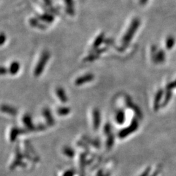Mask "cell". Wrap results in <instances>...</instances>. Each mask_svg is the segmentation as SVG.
Returning <instances> with one entry per match:
<instances>
[{"mask_svg": "<svg viewBox=\"0 0 176 176\" xmlns=\"http://www.w3.org/2000/svg\"><path fill=\"white\" fill-rule=\"evenodd\" d=\"M99 56H100V54H97L96 52H95L92 53V54H91L88 56H87V57L84 59V61H93L98 58L99 57Z\"/></svg>", "mask_w": 176, "mask_h": 176, "instance_id": "cell-23", "label": "cell"}, {"mask_svg": "<svg viewBox=\"0 0 176 176\" xmlns=\"http://www.w3.org/2000/svg\"><path fill=\"white\" fill-rule=\"evenodd\" d=\"M147 1H148V0H140V4L142 5H145L147 2Z\"/></svg>", "mask_w": 176, "mask_h": 176, "instance_id": "cell-30", "label": "cell"}, {"mask_svg": "<svg viewBox=\"0 0 176 176\" xmlns=\"http://www.w3.org/2000/svg\"><path fill=\"white\" fill-rule=\"evenodd\" d=\"M138 126V121L136 119H134L133 121L131 122V124L127 127H125L123 129H122L121 131L119 132L118 133V137L121 139H123V138H125L127 137L128 135L130 134L133 133V132H134L137 129Z\"/></svg>", "mask_w": 176, "mask_h": 176, "instance_id": "cell-4", "label": "cell"}, {"mask_svg": "<svg viewBox=\"0 0 176 176\" xmlns=\"http://www.w3.org/2000/svg\"><path fill=\"white\" fill-rule=\"evenodd\" d=\"M29 22L31 26L34 27H37V28H38V29L45 30L46 28V26L39 22V19L37 18H30L29 20Z\"/></svg>", "mask_w": 176, "mask_h": 176, "instance_id": "cell-17", "label": "cell"}, {"mask_svg": "<svg viewBox=\"0 0 176 176\" xmlns=\"http://www.w3.org/2000/svg\"><path fill=\"white\" fill-rule=\"evenodd\" d=\"M0 39H1V45H3L4 44L6 40V36L4 33H1V37H0Z\"/></svg>", "mask_w": 176, "mask_h": 176, "instance_id": "cell-27", "label": "cell"}, {"mask_svg": "<svg viewBox=\"0 0 176 176\" xmlns=\"http://www.w3.org/2000/svg\"><path fill=\"white\" fill-rule=\"evenodd\" d=\"M104 40H105V33H102L99 34V35L96 37L95 41H94L92 45V50L95 51V50L98 49V48L103 43Z\"/></svg>", "mask_w": 176, "mask_h": 176, "instance_id": "cell-14", "label": "cell"}, {"mask_svg": "<svg viewBox=\"0 0 176 176\" xmlns=\"http://www.w3.org/2000/svg\"><path fill=\"white\" fill-rule=\"evenodd\" d=\"M43 115L45 117L47 125L49 126H52L54 124V119L53 115L51 114L50 110L48 108H45L43 110Z\"/></svg>", "mask_w": 176, "mask_h": 176, "instance_id": "cell-7", "label": "cell"}, {"mask_svg": "<svg viewBox=\"0 0 176 176\" xmlns=\"http://www.w3.org/2000/svg\"><path fill=\"white\" fill-rule=\"evenodd\" d=\"M75 173L74 170L71 169H69L67 170H65L63 173L61 174V176H74L75 175Z\"/></svg>", "mask_w": 176, "mask_h": 176, "instance_id": "cell-25", "label": "cell"}, {"mask_svg": "<svg viewBox=\"0 0 176 176\" xmlns=\"http://www.w3.org/2000/svg\"><path fill=\"white\" fill-rule=\"evenodd\" d=\"M148 172H149L148 170H146L145 172L143 173V174L142 175V176H147V174H148Z\"/></svg>", "mask_w": 176, "mask_h": 176, "instance_id": "cell-31", "label": "cell"}, {"mask_svg": "<svg viewBox=\"0 0 176 176\" xmlns=\"http://www.w3.org/2000/svg\"><path fill=\"white\" fill-rule=\"evenodd\" d=\"M63 154L66 157H67L68 158H73L75 155V152L73 149H72L70 147H65L63 149Z\"/></svg>", "mask_w": 176, "mask_h": 176, "instance_id": "cell-22", "label": "cell"}, {"mask_svg": "<svg viewBox=\"0 0 176 176\" xmlns=\"http://www.w3.org/2000/svg\"><path fill=\"white\" fill-rule=\"evenodd\" d=\"M56 94L58 96V99L61 100L62 102L65 103L68 101V97L66 95V93L63 88L61 87H57L56 89Z\"/></svg>", "mask_w": 176, "mask_h": 176, "instance_id": "cell-11", "label": "cell"}, {"mask_svg": "<svg viewBox=\"0 0 176 176\" xmlns=\"http://www.w3.org/2000/svg\"><path fill=\"white\" fill-rule=\"evenodd\" d=\"M23 123L27 130H33V128H35V127L32 123V119H31V117L30 116V115L29 114L24 115V116L23 117Z\"/></svg>", "mask_w": 176, "mask_h": 176, "instance_id": "cell-16", "label": "cell"}, {"mask_svg": "<svg viewBox=\"0 0 176 176\" xmlns=\"http://www.w3.org/2000/svg\"><path fill=\"white\" fill-rule=\"evenodd\" d=\"M7 72H8L7 69H6L5 67H1V75H4L5 74H7Z\"/></svg>", "mask_w": 176, "mask_h": 176, "instance_id": "cell-28", "label": "cell"}, {"mask_svg": "<svg viewBox=\"0 0 176 176\" xmlns=\"http://www.w3.org/2000/svg\"><path fill=\"white\" fill-rule=\"evenodd\" d=\"M175 43V39L174 37L172 36L168 37L167 38H166L165 41V46L166 49L168 50L172 49L174 48Z\"/></svg>", "mask_w": 176, "mask_h": 176, "instance_id": "cell-20", "label": "cell"}, {"mask_svg": "<svg viewBox=\"0 0 176 176\" xmlns=\"http://www.w3.org/2000/svg\"><path fill=\"white\" fill-rule=\"evenodd\" d=\"M66 5V11L69 14L73 16L74 14V9L73 0H65Z\"/></svg>", "mask_w": 176, "mask_h": 176, "instance_id": "cell-19", "label": "cell"}, {"mask_svg": "<svg viewBox=\"0 0 176 176\" xmlns=\"http://www.w3.org/2000/svg\"><path fill=\"white\" fill-rule=\"evenodd\" d=\"M92 121H93V127L94 130H97L100 127V122H101V116H100V112L99 109L95 108L93 110L92 112Z\"/></svg>", "mask_w": 176, "mask_h": 176, "instance_id": "cell-5", "label": "cell"}, {"mask_svg": "<svg viewBox=\"0 0 176 176\" xmlns=\"http://www.w3.org/2000/svg\"><path fill=\"white\" fill-rule=\"evenodd\" d=\"M21 133H22V131L20 129V128H18L17 127H12L8 134L9 140L11 142H14V141L17 140L18 135H19Z\"/></svg>", "mask_w": 176, "mask_h": 176, "instance_id": "cell-8", "label": "cell"}, {"mask_svg": "<svg viewBox=\"0 0 176 176\" xmlns=\"http://www.w3.org/2000/svg\"><path fill=\"white\" fill-rule=\"evenodd\" d=\"M151 58L153 61L157 64L162 63L166 59V54L163 50H158L155 45L151 46Z\"/></svg>", "mask_w": 176, "mask_h": 176, "instance_id": "cell-3", "label": "cell"}, {"mask_svg": "<svg viewBox=\"0 0 176 176\" xmlns=\"http://www.w3.org/2000/svg\"><path fill=\"white\" fill-rule=\"evenodd\" d=\"M45 4L47 7H49L50 9L52 7V1L51 0H45Z\"/></svg>", "mask_w": 176, "mask_h": 176, "instance_id": "cell-29", "label": "cell"}, {"mask_svg": "<svg viewBox=\"0 0 176 176\" xmlns=\"http://www.w3.org/2000/svg\"><path fill=\"white\" fill-rule=\"evenodd\" d=\"M20 68V63L17 61L12 62L9 69V73L12 75H15L18 73Z\"/></svg>", "mask_w": 176, "mask_h": 176, "instance_id": "cell-18", "label": "cell"}, {"mask_svg": "<svg viewBox=\"0 0 176 176\" xmlns=\"http://www.w3.org/2000/svg\"><path fill=\"white\" fill-rule=\"evenodd\" d=\"M125 102H126V105L128 107L131 108L132 110H133L136 112V114H137L138 117H140L141 114H140V109L137 107L136 105H134L133 101H132V100L131 99V97L128 96H127L126 97H125Z\"/></svg>", "mask_w": 176, "mask_h": 176, "instance_id": "cell-12", "label": "cell"}, {"mask_svg": "<svg viewBox=\"0 0 176 176\" xmlns=\"http://www.w3.org/2000/svg\"><path fill=\"white\" fill-rule=\"evenodd\" d=\"M50 57V54L48 51H44L39 59V61L34 69V76L39 77L43 73L45 66L48 63Z\"/></svg>", "mask_w": 176, "mask_h": 176, "instance_id": "cell-2", "label": "cell"}, {"mask_svg": "<svg viewBox=\"0 0 176 176\" xmlns=\"http://www.w3.org/2000/svg\"><path fill=\"white\" fill-rule=\"evenodd\" d=\"M94 78H95V76L93 74H86L76 78V80H75V85L76 86H82L83 84L90 82L94 80Z\"/></svg>", "mask_w": 176, "mask_h": 176, "instance_id": "cell-6", "label": "cell"}, {"mask_svg": "<svg viewBox=\"0 0 176 176\" xmlns=\"http://www.w3.org/2000/svg\"><path fill=\"white\" fill-rule=\"evenodd\" d=\"M172 92L170 89H167L166 92V95H165V97H164V101L162 102V106H165L168 104V102L170 101V100L171 99V97H172Z\"/></svg>", "mask_w": 176, "mask_h": 176, "instance_id": "cell-24", "label": "cell"}, {"mask_svg": "<svg viewBox=\"0 0 176 176\" xmlns=\"http://www.w3.org/2000/svg\"><path fill=\"white\" fill-rule=\"evenodd\" d=\"M115 120L118 125H123L125 123V112L123 110H119L116 112V114L115 116Z\"/></svg>", "mask_w": 176, "mask_h": 176, "instance_id": "cell-13", "label": "cell"}, {"mask_svg": "<svg viewBox=\"0 0 176 176\" xmlns=\"http://www.w3.org/2000/svg\"><path fill=\"white\" fill-rule=\"evenodd\" d=\"M37 18L39 20L48 24L52 23L54 21V16L53 15V14H50V12H47V13L43 14H38Z\"/></svg>", "mask_w": 176, "mask_h": 176, "instance_id": "cell-10", "label": "cell"}, {"mask_svg": "<svg viewBox=\"0 0 176 176\" xmlns=\"http://www.w3.org/2000/svg\"><path fill=\"white\" fill-rule=\"evenodd\" d=\"M140 25V20L139 18H135L131 22L129 27L127 29L126 33L124 35L122 39V45L123 47H127L131 41L133 39L134 36V34L136 33L138 27Z\"/></svg>", "mask_w": 176, "mask_h": 176, "instance_id": "cell-1", "label": "cell"}, {"mask_svg": "<svg viewBox=\"0 0 176 176\" xmlns=\"http://www.w3.org/2000/svg\"><path fill=\"white\" fill-rule=\"evenodd\" d=\"M57 114L60 116H65L71 112V108L67 106H61L59 107L56 110Z\"/></svg>", "mask_w": 176, "mask_h": 176, "instance_id": "cell-21", "label": "cell"}, {"mask_svg": "<svg viewBox=\"0 0 176 176\" xmlns=\"http://www.w3.org/2000/svg\"><path fill=\"white\" fill-rule=\"evenodd\" d=\"M167 89H175L176 88V79L174 80L172 82H170V84H168L167 86Z\"/></svg>", "mask_w": 176, "mask_h": 176, "instance_id": "cell-26", "label": "cell"}, {"mask_svg": "<svg viewBox=\"0 0 176 176\" xmlns=\"http://www.w3.org/2000/svg\"><path fill=\"white\" fill-rule=\"evenodd\" d=\"M1 111L5 113V114H7L10 115H16L17 114V110L15 108L12 107L11 106L9 105H2L1 106Z\"/></svg>", "mask_w": 176, "mask_h": 176, "instance_id": "cell-15", "label": "cell"}, {"mask_svg": "<svg viewBox=\"0 0 176 176\" xmlns=\"http://www.w3.org/2000/svg\"><path fill=\"white\" fill-rule=\"evenodd\" d=\"M163 95H164V91L162 89H159L157 92L155 96V99H154L153 107L155 110H158L159 108L160 107V103H161Z\"/></svg>", "mask_w": 176, "mask_h": 176, "instance_id": "cell-9", "label": "cell"}]
</instances>
